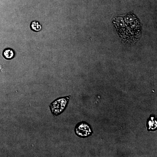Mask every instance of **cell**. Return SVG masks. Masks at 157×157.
Returning a JSON list of instances; mask_svg holds the SVG:
<instances>
[{
	"label": "cell",
	"instance_id": "obj_1",
	"mask_svg": "<svg viewBox=\"0 0 157 157\" xmlns=\"http://www.w3.org/2000/svg\"><path fill=\"white\" fill-rule=\"evenodd\" d=\"M71 96L61 97L56 99L49 105L52 115L56 117L61 114L67 108Z\"/></svg>",
	"mask_w": 157,
	"mask_h": 157
},
{
	"label": "cell",
	"instance_id": "obj_2",
	"mask_svg": "<svg viewBox=\"0 0 157 157\" xmlns=\"http://www.w3.org/2000/svg\"><path fill=\"white\" fill-rule=\"evenodd\" d=\"M74 132L77 137L82 138H87L94 133L90 125L84 121L80 122L76 125Z\"/></svg>",
	"mask_w": 157,
	"mask_h": 157
},
{
	"label": "cell",
	"instance_id": "obj_3",
	"mask_svg": "<svg viewBox=\"0 0 157 157\" xmlns=\"http://www.w3.org/2000/svg\"><path fill=\"white\" fill-rule=\"evenodd\" d=\"M146 127L148 132H155L157 129V121L156 116L155 114H151L147 119L146 121Z\"/></svg>",
	"mask_w": 157,
	"mask_h": 157
},
{
	"label": "cell",
	"instance_id": "obj_4",
	"mask_svg": "<svg viewBox=\"0 0 157 157\" xmlns=\"http://www.w3.org/2000/svg\"><path fill=\"white\" fill-rule=\"evenodd\" d=\"M15 52L13 49L7 48L3 52V56L7 60H11L14 57Z\"/></svg>",
	"mask_w": 157,
	"mask_h": 157
},
{
	"label": "cell",
	"instance_id": "obj_5",
	"mask_svg": "<svg viewBox=\"0 0 157 157\" xmlns=\"http://www.w3.org/2000/svg\"><path fill=\"white\" fill-rule=\"evenodd\" d=\"M30 27L32 31L35 32H40L42 29V26L41 24L36 21H34L31 23Z\"/></svg>",
	"mask_w": 157,
	"mask_h": 157
}]
</instances>
